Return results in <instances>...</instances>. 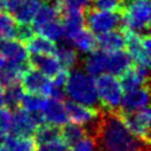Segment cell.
Wrapping results in <instances>:
<instances>
[{"mask_svg": "<svg viewBox=\"0 0 151 151\" xmlns=\"http://www.w3.org/2000/svg\"><path fill=\"white\" fill-rule=\"evenodd\" d=\"M86 131L100 151H150V144L132 134L116 112L100 111L98 119Z\"/></svg>", "mask_w": 151, "mask_h": 151, "instance_id": "obj_1", "label": "cell"}, {"mask_svg": "<svg viewBox=\"0 0 151 151\" xmlns=\"http://www.w3.org/2000/svg\"><path fill=\"white\" fill-rule=\"evenodd\" d=\"M64 91L73 101L92 107H96L99 104L94 79L86 72L79 70L68 72V77L64 85Z\"/></svg>", "mask_w": 151, "mask_h": 151, "instance_id": "obj_2", "label": "cell"}, {"mask_svg": "<svg viewBox=\"0 0 151 151\" xmlns=\"http://www.w3.org/2000/svg\"><path fill=\"white\" fill-rule=\"evenodd\" d=\"M150 0H123L120 28H127L140 34H146L150 28Z\"/></svg>", "mask_w": 151, "mask_h": 151, "instance_id": "obj_3", "label": "cell"}, {"mask_svg": "<svg viewBox=\"0 0 151 151\" xmlns=\"http://www.w3.org/2000/svg\"><path fill=\"white\" fill-rule=\"evenodd\" d=\"M94 84L98 101L100 103L103 111L116 112L117 110H119L124 96V91L119 83V79L110 73H101L97 76Z\"/></svg>", "mask_w": 151, "mask_h": 151, "instance_id": "obj_4", "label": "cell"}, {"mask_svg": "<svg viewBox=\"0 0 151 151\" xmlns=\"http://www.w3.org/2000/svg\"><path fill=\"white\" fill-rule=\"evenodd\" d=\"M125 37V47L127 54L131 57L133 65L150 68L151 40L149 33L140 34L127 28H122Z\"/></svg>", "mask_w": 151, "mask_h": 151, "instance_id": "obj_5", "label": "cell"}, {"mask_svg": "<svg viewBox=\"0 0 151 151\" xmlns=\"http://www.w3.org/2000/svg\"><path fill=\"white\" fill-rule=\"evenodd\" d=\"M85 25L92 33L103 34L105 32L120 28L122 18L120 13L100 11L94 7H86L84 9Z\"/></svg>", "mask_w": 151, "mask_h": 151, "instance_id": "obj_6", "label": "cell"}, {"mask_svg": "<svg viewBox=\"0 0 151 151\" xmlns=\"http://www.w3.org/2000/svg\"><path fill=\"white\" fill-rule=\"evenodd\" d=\"M116 113L122 119L126 129L137 138L150 144V120L151 114L149 107H144L133 112H123L117 110Z\"/></svg>", "mask_w": 151, "mask_h": 151, "instance_id": "obj_7", "label": "cell"}, {"mask_svg": "<svg viewBox=\"0 0 151 151\" xmlns=\"http://www.w3.org/2000/svg\"><path fill=\"white\" fill-rule=\"evenodd\" d=\"M44 124V119L40 113H28L25 110L17 107L12 113L11 131L13 136L31 137L34 134L37 127Z\"/></svg>", "mask_w": 151, "mask_h": 151, "instance_id": "obj_8", "label": "cell"}, {"mask_svg": "<svg viewBox=\"0 0 151 151\" xmlns=\"http://www.w3.org/2000/svg\"><path fill=\"white\" fill-rule=\"evenodd\" d=\"M20 81L24 91H26L27 93L39 94V96L50 98L53 91V84L51 79L44 76L38 70H35L34 67H32L29 64L24 70Z\"/></svg>", "mask_w": 151, "mask_h": 151, "instance_id": "obj_9", "label": "cell"}, {"mask_svg": "<svg viewBox=\"0 0 151 151\" xmlns=\"http://www.w3.org/2000/svg\"><path fill=\"white\" fill-rule=\"evenodd\" d=\"M64 106L66 110L67 119L71 120V123H74L81 126L88 125V124L92 125L100 114V110L98 107L87 106L73 100L65 101Z\"/></svg>", "mask_w": 151, "mask_h": 151, "instance_id": "obj_10", "label": "cell"}, {"mask_svg": "<svg viewBox=\"0 0 151 151\" xmlns=\"http://www.w3.org/2000/svg\"><path fill=\"white\" fill-rule=\"evenodd\" d=\"M0 55L8 64L27 65L28 52L25 45L15 39H0Z\"/></svg>", "mask_w": 151, "mask_h": 151, "instance_id": "obj_11", "label": "cell"}, {"mask_svg": "<svg viewBox=\"0 0 151 151\" xmlns=\"http://www.w3.org/2000/svg\"><path fill=\"white\" fill-rule=\"evenodd\" d=\"M149 85L137 87L134 90L127 91L124 93L119 110L123 112H133L147 107L149 105Z\"/></svg>", "mask_w": 151, "mask_h": 151, "instance_id": "obj_12", "label": "cell"}, {"mask_svg": "<svg viewBox=\"0 0 151 151\" xmlns=\"http://www.w3.org/2000/svg\"><path fill=\"white\" fill-rule=\"evenodd\" d=\"M41 116H42L44 123L59 126V127L65 125L68 122L64 101L60 99L47 98L46 104L41 111Z\"/></svg>", "mask_w": 151, "mask_h": 151, "instance_id": "obj_13", "label": "cell"}, {"mask_svg": "<svg viewBox=\"0 0 151 151\" xmlns=\"http://www.w3.org/2000/svg\"><path fill=\"white\" fill-rule=\"evenodd\" d=\"M28 64L51 79L55 77L64 68L58 61V59L55 58V55L32 54L28 57Z\"/></svg>", "mask_w": 151, "mask_h": 151, "instance_id": "obj_14", "label": "cell"}, {"mask_svg": "<svg viewBox=\"0 0 151 151\" xmlns=\"http://www.w3.org/2000/svg\"><path fill=\"white\" fill-rule=\"evenodd\" d=\"M66 38L68 41H71L70 44L83 53H91L92 51L97 50V38L94 37V33H92L86 26L72 34L66 35Z\"/></svg>", "mask_w": 151, "mask_h": 151, "instance_id": "obj_15", "label": "cell"}, {"mask_svg": "<svg viewBox=\"0 0 151 151\" xmlns=\"http://www.w3.org/2000/svg\"><path fill=\"white\" fill-rule=\"evenodd\" d=\"M97 46L100 47L104 52H116L125 47V37L122 28H116L103 34H99L97 38Z\"/></svg>", "mask_w": 151, "mask_h": 151, "instance_id": "obj_16", "label": "cell"}, {"mask_svg": "<svg viewBox=\"0 0 151 151\" xmlns=\"http://www.w3.org/2000/svg\"><path fill=\"white\" fill-rule=\"evenodd\" d=\"M133 65V61L131 57L125 52L124 50L116 51V52H110L107 53V60H106V71L114 76L119 77L122 76L125 71H127L131 66Z\"/></svg>", "mask_w": 151, "mask_h": 151, "instance_id": "obj_17", "label": "cell"}, {"mask_svg": "<svg viewBox=\"0 0 151 151\" xmlns=\"http://www.w3.org/2000/svg\"><path fill=\"white\" fill-rule=\"evenodd\" d=\"M41 5V0H19L9 13L18 24H32V20Z\"/></svg>", "mask_w": 151, "mask_h": 151, "instance_id": "obj_18", "label": "cell"}, {"mask_svg": "<svg viewBox=\"0 0 151 151\" xmlns=\"http://www.w3.org/2000/svg\"><path fill=\"white\" fill-rule=\"evenodd\" d=\"M26 50L31 54H45V55H54L57 51V45L54 41L44 38L41 35H32L28 40L24 42Z\"/></svg>", "mask_w": 151, "mask_h": 151, "instance_id": "obj_19", "label": "cell"}, {"mask_svg": "<svg viewBox=\"0 0 151 151\" xmlns=\"http://www.w3.org/2000/svg\"><path fill=\"white\" fill-rule=\"evenodd\" d=\"M119 83L123 87V91L127 92L137 87L149 85V77H145L144 74H142L132 65L127 71H125L122 76H119Z\"/></svg>", "mask_w": 151, "mask_h": 151, "instance_id": "obj_20", "label": "cell"}, {"mask_svg": "<svg viewBox=\"0 0 151 151\" xmlns=\"http://www.w3.org/2000/svg\"><path fill=\"white\" fill-rule=\"evenodd\" d=\"M106 60L107 52L101 50H94L85 59V70L86 73L91 77H97L106 71Z\"/></svg>", "mask_w": 151, "mask_h": 151, "instance_id": "obj_21", "label": "cell"}, {"mask_svg": "<svg viewBox=\"0 0 151 151\" xmlns=\"http://www.w3.org/2000/svg\"><path fill=\"white\" fill-rule=\"evenodd\" d=\"M28 66L27 65H15V64H8L0 68V84L4 87H8L15 84H19L24 70Z\"/></svg>", "mask_w": 151, "mask_h": 151, "instance_id": "obj_22", "label": "cell"}, {"mask_svg": "<svg viewBox=\"0 0 151 151\" xmlns=\"http://www.w3.org/2000/svg\"><path fill=\"white\" fill-rule=\"evenodd\" d=\"M33 29L41 37L47 38L52 41H58L61 40L65 37V31H64V26L60 21V19L58 20H53L50 21L47 24L33 27Z\"/></svg>", "mask_w": 151, "mask_h": 151, "instance_id": "obj_23", "label": "cell"}, {"mask_svg": "<svg viewBox=\"0 0 151 151\" xmlns=\"http://www.w3.org/2000/svg\"><path fill=\"white\" fill-rule=\"evenodd\" d=\"M2 143L9 149V151H35L37 144L32 137H18V136H6Z\"/></svg>", "mask_w": 151, "mask_h": 151, "instance_id": "obj_24", "label": "cell"}, {"mask_svg": "<svg viewBox=\"0 0 151 151\" xmlns=\"http://www.w3.org/2000/svg\"><path fill=\"white\" fill-rule=\"evenodd\" d=\"M87 134V131L84 126L74 124V123H66L60 127V138L70 146L81 139L84 136Z\"/></svg>", "mask_w": 151, "mask_h": 151, "instance_id": "obj_25", "label": "cell"}, {"mask_svg": "<svg viewBox=\"0 0 151 151\" xmlns=\"http://www.w3.org/2000/svg\"><path fill=\"white\" fill-rule=\"evenodd\" d=\"M46 100H47L46 97L33 93H25L22 96L19 107L28 113H40L46 104Z\"/></svg>", "mask_w": 151, "mask_h": 151, "instance_id": "obj_26", "label": "cell"}, {"mask_svg": "<svg viewBox=\"0 0 151 151\" xmlns=\"http://www.w3.org/2000/svg\"><path fill=\"white\" fill-rule=\"evenodd\" d=\"M34 136H35V138H34L35 144L40 145V144L51 142L53 139L60 138V127L44 123L37 127Z\"/></svg>", "mask_w": 151, "mask_h": 151, "instance_id": "obj_27", "label": "cell"}, {"mask_svg": "<svg viewBox=\"0 0 151 151\" xmlns=\"http://www.w3.org/2000/svg\"><path fill=\"white\" fill-rule=\"evenodd\" d=\"M18 22L14 18L4 11H0V39H15Z\"/></svg>", "mask_w": 151, "mask_h": 151, "instance_id": "obj_28", "label": "cell"}, {"mask_svg": "<svg viewBox=\"0 0 151 151\" xmlns=\"http://www.w3.org/2000/svg\"><path fill=\"white\" fill-rule=\"evenodd\" d=\"M55 58L58 59V61L60 63V65L68 70L71 67H73L77 63H78V54H77V51L70 46H66V45H63V46H59L57 47V51H55Z\"/></svg>", "mask_w": 151, "mask_h": 151, "instance_id": "obj_29", "label": "cell"}, {"mask_svg": "<svg viewBox=\"0 0 151 151\" xmlns=\"http://www.w3.org/2000/svg\"><path fill=\"white\" fill-rule=\"evenodd\" d=\"M24 94H25V91L20 84H15V85L6 87L5 96H4V105H6L7 107H12V109L19 107Z\"/></svg>", "mask_w": 151, "mask_h": 151, "instance_id": "obj_30", "label": "cell"}, {"mask_svg": "<svg viewBox=\"0 0 151 151\" xmlns=\"http://www.w3.org/2000/svg\"><path fill=\"white\" fill-rule=\"evenodd\" d=\"M97 149L98 147H97V144H96L93 137L87 133L81 139H79L78 142L72 144L71 149H68V151H97Z\"/></svg>", "mask_w": 151, "mask_h": 151, "instance_id": "obj_31", "label": "cell"}, {"mask_svg": "<svg viewBox=\"0 0 151 151\" xmlns=\"http://www.w3.org/2000/svg\"><path fill=\"white\" fill-rule=\"evenodd\" d=\"M11 119L12 113L8 107H0V142L8 136L11 131Z\"/></svg>", "mask_w": 151, "mask_h": 151, "instance_id": "obj_32", "label": "cell"}, {"mask_svg": "<svg viewBox=\"0 0 151 151\" xmlns=\"http://www.w3.org/2000/svg\"><path fill=\"white\" fill-rule=\"evenodd\" d=\"M38 151H68V145L61 138H57L38 145Z\"/></svg>", "mask_w": 151, "mask_h": 151, "instance_id": "obj_33", "label": "cell"}, {"mask_svg": "<svg viewBox=\"0 0 151 151\" xmlns=\"http://www.w3.org/2000/svg\"><path fill=\"white\" fill-rule=\"evenodd\" d=\"M4 96H5V88L0 84V107L4 105Z\"/></svg>", "mask_w": 151, "mask_h": 151, "instance_id": "obj_34", "label": "cell"}, {"mask_svg": "<svg viewBox=\"0 0 151 151\" xmlns=\"http://www.w3.org/2000/svg\"><path fill=\"white\" fill-rule=\"evenodd\" d=\"M0 151H9V149L2 142H0Z\"/></svg>", "mask_w": 151, "mask_h": 151, "instance_id": "obj_35", "label": "cell"}, {"mask_svg": "<svg viewBox=\"0 0 151 151\" xmlns=\"http://www.w3.org/2000/svg\"><path fill=\"white\" fill-rule=\"evenodd\" d=\"M5 65H6V60L0 55V68H2Z\"/></svg>", "mask_w": 151, "mask_h": 151, "instance_id": "obj_36", "label": "cell"}]
</instances>
